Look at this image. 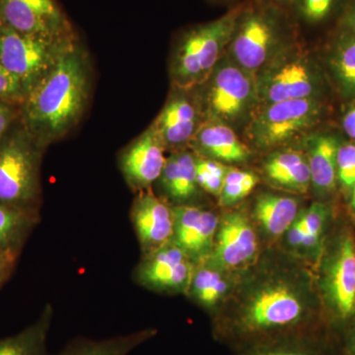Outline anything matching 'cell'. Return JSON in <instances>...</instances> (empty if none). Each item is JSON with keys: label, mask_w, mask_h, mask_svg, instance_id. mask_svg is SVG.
Instances as JSON below:
<instances>
[{"label": "cell", "mask_w": 355, "mask_h": 355, "mask_svg": "<svg viewBox=\"0 0 355 355\" xmlns=\"http://www.w3.org/2000/svg\"><path fill=\"white\" fill-rule=\"evenodd\" d=\"M78 41L77 35L50 39L22 34L0 22V62L27 96Z\"/></svg>", "instance_id": "7"}, {"label": "cell", "mask_w": 355, "mask_h": 355, "mask_svg": "<svg viewBox=\"0 0 355 355\" xmlns=\"http://www.w3.org/2000/svg\"><path fill=\"white\" fill-rule=\"evenodd\" d=\"M268 183L293 193H306L311 189V173L304 151L286 149L270 154L263 166Z\"/></svg>", "instance_id": "24"}, {"label": "cell", "mask_w": 355, "mask_h": 355, "mask_svg": "<svg viewBox=\"0 0 355 355\" xmlns=\"http://www.w3.org/2000/svg\"><path fill=\"white\" fill-rule=\"evenodd\" d=\"M238 352V355H324L311 333L277 338Z\"/></svg>", "instance_id": "29"}, {"label": "cell", "mask_w": 355, "mask_h": 355, "mask_svg": "<svg viewBox=\"0 0 355 355\" xmlns=\"http://www.w3.org/2000/svg\"><path fill=\"white\" fill-rule=\"evenodd\" d=\"M286 21L275 7L242 8L230 44L231 60L257 74L284 50Z\"/></svg>", "instance_id": "6"}, {"label": "cell", "mask_w": 355, "mask_h": 355, "mask_svg": "<svg viewBox=\"0 0 355 355\" xmlns=\"http://www.w3.org/2000/svg\"><path fill=\"white\" fill-rule=\"evenodd\" d=\"M349 203L350 214H352V216H354V218L355 219V187L349 198Z\"/></svg>", "instance_id": "40"}, {"label": "cell", "mask_w": 355, "mask_h": 355, "mask_svg": "<svg viewBox=\"0 0 355 355\" xmlns=\"http://www.w3.org/2000/svg\"><path fill=\"white\" fill-rule=\"evenodd\" d=\"M44 150L18 119L0 140V203L40 210Z\"/></svg>", "instance_id": "5"}, {"label": "cell", "mask_w": 355, "mask_h": 355, "mask_svg": "<svg viewBox=\"0 0 355 355\" xmlns=\"http://www.w3.org/2000/svg\"><path fill=\"white\" fill-rule=\"evenodd\" d=\"M53 318V308L48 304L38 319L24 330L0 338V355H50L46 343Z\"/></svg>", "instance_id": "25"}, {"label": "cell", "mask_w": 355, "mask_h": 355, "mask_svg": "<svg viewBox=\"0 0 355 355\" xmlns=\"http://www.w3.org/2000/svg\"><path fill=\"white\" fill-rule=\"evenodd\" d=\"M0 22L22 34L44 38L76 35L57 0H0Z\"/></svg>", "instance_id": "13"}, {"label": "cell", "mask_w": 355, "mask_h": 355, "mask_svg": "<svg viewBox=\"0 0 355 355\" xmlns=\"http://www.w3.org/2000/svg\"><path fill=\"white\" fill-rule=\"evenodd\" d=\"M166 148L151 125L130 146L119 159L125 182L135 193L153 188L158 181L166 162Z\"/></svg>", "instance_id": "18"}, {"label": "cell", "mask_w": 355, "mask_h": 355, "mask_svg": "<svg viewBox=\"0 0 355 355\" xmlns=\"http://www.w3.org/2000/svg\"><path fill=\"white\" fill-rule=\"evenodd\" d=\"M198 100L205 120L239 123L259 107L256 76L232 60L217 64Z\"/></svg>", "instance_id": "8"}, {"label": "cell", "mask_w": 355, "mask_h": 355, "mask_svg": "<svg viewBox=\"0 0 355 355\" xmlns=\"http://www.w3.org/2000/svg\"><path fill=\"white\" fill-rule=\"evenodd\" d=\"M133 229L141 257L157 251L171 242L174 234V210L164 198L150 189L139 191L130 209Z\"/></svg>", "instance_id": "15"}, {"label": "cell", "mask_w": 355, "mask_h": 355, "mask_svg": "<svg viewBox=\"0 0 355 355\" xmlns=\"http://www.w3.org/2000/svg\"><path fill=\"white\" fill-rule=\"evenodd\" d=\"M338 190L349 200L355 187V141L340 142L336 153Z\"/></svg>", "instance_id": "32"}, {"label": "cell", "mask_w": 355, "mask_h": 355, "mask_svg": "<svg viewBox=\"0 0 355 355\" xmlns=\"http://www.w3.org/2000/svg\"><path fill=\"white\" fill-rule=\"evenodd\" d=\"M314 275L324 314L334 323L349 326L355 320V234L352 228L329 234Z\"/></svg>", "instance_id": "4"}, {"label": "cell", "mask_w": 355, "mask_h": 355, "mask_svg": "<svg viewBox=\"0 0 355 355\" xmlns=\"http://www.w3.org/2000/svg\"><path fill=\"white\" fill-rule=\"evenodd\" d=\"M172 241L196 263L207 260L214 249L220 214L200 205H173Z\"/></svg>", "instance_id": "17"}, {"label": "cell", "mask_w": 355, "mask_h": 355, "mask_svg": "<svg viewBox=\"0 0 355 355\" xmlns=\"http://www.w3.org/2000/svg\"><path fill=\"white\" fill-rule=\"evenodd\" d=\"M238 277L239 273L207 259L196 266L186 296L214 319L230 298Z\"/></svg>", "instance_id": "20"}, {"label": "cell", "mask_w": 355, "mask_h": 355, "mask_svg": "<svg viewBox=\"0 0 355 355\" xmlns=\"http://www.w3.org/2000/svg\"><path fill=\"white\" fill-rule=\"evenodd\" d=\"M331 218L333 211L328 202L311 203L303 207L277 246L314 268L328 239Z\"/></svg>", "instance_id": "14"}, {"label": "cell", "mask_w": 355, "mask_h": 355, "mask_svg": "<svg viewBox=\"0 0 355 355\" xmlns=\"http://www.w3.org/2000/svg\"><path fill=\"white\" fill-rule=\"evenodd\" d=\"M259 182L260 179L254 172L230 166L218 198L219 205L225 209L235 207L251 195Z\"/></svg>", "instance_id": "30"}, {"label": "cell", "mask_w": 355, "mask_h": 355, "mask_svg": "<svg viewBox=\"0 0 355 355\" xmlns=\"http://www.w3.org/2000/svg\"><path fill=\"white\" fill-rule=\"evenodd\" d=\"M268 1L272 2L273 4H279V6H284V4H289L291 3L293 0H268Z\"/></svg>", "instance_id": "41"}, {"label": "cell", "mask_w": 355, "mask_h": 355, "mask_svg": "<svg viewBox=\"0 0 355 355\" xmlns=\"http://www.w3.org/2000/svg\"><path fill=\"white\" fill-rule=\"evenodd\" d=\"M330 69L340 94L355 101V35L343 29L330 58Z\"/></svg>", "instance_id": "28"}, {"label": "cell", "mask_w": 355, "mask_h": 355, "mask_svg": "<svg viewBox=\"0 0 355 355\" xmlns=\"http://www.w3.org/2000/svg\"><path fill=\"white\" fill-rule=\"evenodd\" d=\"M157 182L162 198L172 205H198L202 190L198 182L196 154L187 149L170 154Z\"/></svg>", "instance_id": "22"}, {"label": "cell", "mask_w": 355, "mask_h": 355, "mask_svg": "<svg viewBox=\"0 0 355 355\" xmlns=\"http://www.w3.org/2000/svg\"><path fill=\"white\" fill-rule=\"evenodd\" d=\"M196 167L200 189L209 195L219 198L230 166L223 164L219 161L196 155Z\"/></svg>", "instance_id": "31"}, {"label": "cell", "mask_w": 355, "mask_h": 355, "mask_svg": "<svg viewBox=\"0 0 355 355\" xmlns=\"http://www.w3.org/2000/svg\"><path fill=\"white\" fill-rule=\"evenodd\" d=\"M40 221V210L0 203V253L19 254Z\"/></svg>", "instance_id": "26"}, {"label": "cell", "mask_w": 355, "mask_h": 355, "mask_svg": "<svg viewBox=\"0 0 355 355\" xmlns=\"http://www.w3.org/2000/svg\"><path fill=\"white\" fill-rule=\"evenodd\" d=\"M343 128L345 135L355 141V106L350 108L343 116Z\"/></svg>", "instance_id": "37"}, {"label": "cell", "mask_w": 355, "mask_h": 355, "mask_svg": "<svg viewBox=\"0 0 355 355\" xmlns=\"http://www.w3.org/2000/svg\"><path fill=\"white\" fill-rule=\"evenodd\" d=\"M25 98L26 92L19 81L0 62V101L20 107Z\"/></svg>", "instance_id": "34"}, {"label": "cell", "mask_w": 355, "mask_h": 355, "mask_svg": "<svg viewBox=\"0 0 355 355\" xmlns=\"http://www.w3.org/2000/svg\"><path fill=\"white\" fill-rule=\"evenodd\" d=\"M302 209L300 200L294 196L263 191L254 198L248 212L261 242L272 247L277 246Z\"/></svg>", "instance_id": "19"}, {"label": "cell", "mask_w": 355, "mask_h": 355, "mask_svg": "<svg viewBox=\"0 0 355 355\" xmlns=\"http://www.w3.org/2000/svg\"><path fill=\"white\" fill-rule=\"evenodd\" d=\"M197 263L171 241L153 253L142 256L135 268L139 286L169 295H186Z\"/></svg>", "instance_id": "12"}, {"label": "cell", "mask_w": 355, "mask_h": 355, "mask_svg": "<svg viewBox=\"0 0 355 355\" xmlns=\"http://www.w3.org/2000/svg\"><path fill=\"white\" fill-rule=\"evenodd\" d=\"M323 112L318 98L266 105L254 114L248 137L260 150L279 148L316 127Z\"/></svg>", "instance_id": "9"}, {"label": "cell", "mask_w": 355, "mask_h": 355, "mask_svg": "<svg viewBox=\"0 0 355 355\" xmlns=\"http://www.w3.org/2000/svg\"><path fill=\"white\" fill-rule=\"evenodd\" d=\"M322 312L314 268L277 246L266 247L239 273L230 298L212 319L214 336L239 350L309 334Z\"/></svg>", "instance_id": "1"}, {"label": "cell", "mask_w": 355, "mask_h": 355, "mask_svg": "<svg viewBox=\"0 0 355 355\" xmlns=\"http://www.w3.org/2000/svg\"><path fill=\"white\" fill-rule=\"evenodd\" d=\"M20 116V107L0 101V140Z\"/></svg>", "instance_id": "35"}, {"label": "cell", "mask_w": 355, "mask_h": 355, "mask_svg": "<svg viewBox=\"0 0 355 355\" xmlns=\"http://www.w3.org/2000/svg\"><path fill=\"white\" fill-rule=\"evenodd\" d=\"M338 0H293L299 16L310 24L328 19L335 10Z\"/></svg>", "instance_id": "33"}, {"label": "cell", "mask_w": 355, "mask_h": 355, "mask_svg": "<svg viewBox=\"0 0 355 355\" xmlns=\"http://www.w3.org/2000/svg\"><path fill=\"white\" fill-rule=\"evenodd\" d=\"M259 107L318 98L321 78L306 55L284 48L257 74Z\"/></svg>", "instance_id": "10"}, {"label": "cell", "mask_w": 355, "mask_h": 355, "mask_svg": "<svg viewBox=\"0 0 355 355\" xmlns=\"http://www.w3.org/2000/svg\"><path fill=\"white\" fill-rule=\"evenodd\" d=\"M242 7L196 26L180 38L171 62L173 87L193 91L209 80L234 33Z\"/></svg>", "instance_id": "3"}, {"label": "cell", "mask_w": 355, "mask_h": 355, "mask_svg": "<svg viewBox=\"0 0 355 355\" xmlns=\"http://www.w3.org/2000/svg\"><path fill=\"white\" fill-rule=\"evenodd\" d=\"M191 91L174 88L153 125L166 150H184L190 146L193 135L202 125L203 114L200 102Z\"/></svg>", "instance_id": "16"}, {"label": "cell", "mask_w": 355, "mask_h": 355, "mask_svg": "<svg viewBox=\"0 0 355 355\" xmlns=\"http://www.w3.org/2000/svg\"><path fill=\"white\" fill-rule=\"evenodd\" d=\"M156 334L157 331L146 329L105 340L79 338L69 343L58 355H128Z\"/></svg>", "instance_id": "27"}, {"label": "cell", "mask_w": 355, "mask_h": 355, "mask_svg": "<svg viewBox=\"0 0 355 355\" xmlns=\"http://www.w3.org/2000/svg\"><path fill=\"white\" fill-rule=\"evenodd\" d=\"M190 148L200 157L212 159L226 165L246 163L251 150L227 123L205 120L193 135Z\"/></svg>", "instance_id": "21"}, {"label": "cell", "mask_w": 355, "mask_h": 355, "mask_svg": "<svg viewBox=\"0 0 355 355\" xmlns=\"http://www.w3.org/2000/svg\"><path fill=\"white\" fill-rule=\"evenodd\" d=\"M19 254L0 253V287L10 277Z\"/></svg>", "instance_id": "36"}, {"label": "cell", "mask_w": 355, "mask_h": 355, "mask_svg": "<svg viewBox=\"0 0 355 355\" xmlns=\"http://www.w3.org/2000/svg\"><path fill=\"white\" fill-rule=\"evenodd\" d=\"M91 90L90 57L78 41L26 96L20 106L21 123L46 149L80 123Z\"/></svg>", "instance_id": "2"}, {"label": "cell", "mask_w": 355, "mask_h": 355, "mask_svg": "<svg viewBox=\"0 0 355 355\" xmlns=\"http://www.w3.org/2000/svg\"><path fill=\"white\" fill-rule=\"evenodd\" d=\"M345 354L355 355V320L349 324L345 340Z\"/></svg>", "instance_id": "39"}, {"label": "cell", "mask_w": 355, "mask_h": 355, "mask_svg": "<svg viewBox=\"0 0 355 355\" xmlns=\"http://www.w3.org/2000/svg\"><path fill=\"white\" fill-rule=\"evenodd\" d=\"M343 29L355 35V0H352L349 9L345 14L343 20Z\"/></svg>", "instance_id": "38"}, {"label": "cell", "mask_w": 355, "mask_h": 355, "mask_svg": "<svg viewBox=\"0 0 355 355\" xmlns=\"http://www.w3.org/2000/svg\"><path fill=\"white\" fill-rule=\"evenodd\" d=\"M263 242L247 209H232L219 218L209 258L231 272L253 266L263 252Z\"/></svg>", "instance_id": "11"}, {"label": "cell", "mask_w": 355, "mask_h": 355, "mask_svg": "<svg viewBox=\"0 0 355 355\" xmlns=\"http://www.w3.org/2000/svg\"><path fill=\"white\" fill-rule=\"evenodd\" d=\"M340 141L335 135L321 133L313 135L306 144L309 163L311 189L319 200L326 202L338 191L336 153Z\"/></svg>", "instance_id": "23"}]
</instances>
